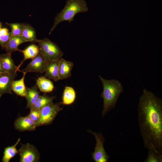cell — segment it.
<instances>
[{
    "mask_svg": "<svg viewBox=\"0 0 162 162\" xmlns=\"http://www.w3.org/2000/svg\"><path fill=\"white\" fill-rule=\"evenodd\" d=\"M21 36L27 42H35L37 40L35 29L31 26L28 24L22 23Z\"/></svg>",
    "mask_w": 162,
    "mask_h": 162,
    "instance_id": "d6986e66",
    "label": "cell"
},
{
    "mask_svg": "<svg viewBox=\"0 0 162 162\" xmlns=\"http://www.w3.org/2000/svg\"><path fill=\"white\" fill-rule=\"evenodd\" d=\"M46 61L40 51L23 71L27 72L43 73L45 72V66Z\"/></svg>",
    "mask_w": 162,
    "mask_h": 162,
    "instance_id": "9c48e42d",
    "label": "cell"
},
{
    "mask_svg": "<svg viewBox=\"0 0 162 162\" xmlns=\"http://www.w3.org/2000/svg\"><path fill=\"white\" fill-rule=\"evenodd\" d=\"M2 67L4 72H11L18 70L17 66L15 64L11 56V54L7 53L0 55Z\"/></svg>",
    "mask_w": 162,
    "mask_h": 162,
    "instance_id": "5bb4252c",
    "label": "cell"
},
{
    "mask_svg": "<svg viewBox=\"0 0 162 162\" xmlns=\"http://www.w3.org/2000/svg\"><path fill=\"white\" fill-rule=\"evenodd\" d=\"M6 24L11 28L10 33L11 36H21L22 28V23H9Z\"/></svg>",
    "mask_w": 162,
    "mask_h": 162,
    "instance_id": "d4e9b609",
    "label": "cell"
},
{
    "mask_svg": "<svg viewBox=\"0 0 162 162\" xmlns=\"http://www.w3.org/2000/svg\"><path fill=\"white\" fill-rule=\"evenodd\" d=\"M1 28H2V25H1V23L0 22V30L1 29Z\"/></svg>",
    "mask_w": 162,
    "mask_h": 162,
    "instance_id": "83f0119b",
    "label": "cell"
},
{
    "mask_svg": "<svg viewBox=\"0 0 162 162\" xmlns=\"http://www.w3.org/2000/svg\"><path fill=\"white\" fill-rule=\"evenodd\" d=\"M19 154L20 162H38L39 161V153L34 146L28 143L22 144Z\"/></svg>",
    "mask_w": 162,
    "mask_h": 162,
    "instance_id": "52a82bcc",
    "label": "cell"
},
{
    "mask_svg": "<svg viewBox=\"0 0 162 162\" xmlns=\"http://www.w3.org/2000/svg\"><path fill=\"white\" fill-rule=\"evenodd\" d=\"M14 125L15 129L20 132L33 131L36 130L37 127L36 123L28 115L17 118L15 121Z\"/></svg>",
    "mask_w": 162,
    "mask_h": 162,
    "instance_id": "30bf717a",
    "label": "cell"
},
{
    "mask_svg": "<svg viewBox=\"0 0 162 162\" xmlns=\"http://www.w3.org/2000/svg\"><path fill=\"white\" fill-rule=\"evenodd\" d=\"M38 89V87L37 85L31 88L26 87V93L25 97L27 102L26 108L30 109L40 96Z\"/></svg>",
    "mask_w": 162,
    "mask_h": 162,
    "instance_id": "9a60e30c",
    "label": "cell"
},
{
    "mask_svg": "<svg viewBox=\"0 0 162 162\" xmlns=\"http://www.w3.org/2000/svg\"><path fill=\"white\" fill-rule=\"evenodd\" d=\"M88 131L94 136L96 141L94 151L92 154V159L96 162H107L110 157L106 153L104 147L105 138L100 133L94 132L90 130Z\"/></svg>",
    "mask_w": 162,
    "mask_h": 162,
    "instance_id": "8992f818",
    "label": "cell"
},
{
    "mask_svg": "<svg viewBox=\"0 0 162 162\" xmlns=\"http://www.w3.org/2000/svg\"><path fill=\"white\" fill-rule=\"evenodd\" d=\"M59 60L47 61L45 66L44 76L56 82L59 80Z\"/></svg>",
    "mask_w": 162,
    "mask_h": 162,
    "instance_id": "8fae6325",
    "label": "cell"
},
{
    "mask_svg": "<svg viewBox=\"0 0 162 162\" xmlns=\"http://www.w3.org/2000/svg\"><path fill=\"white\" fill-rule=\"evenodd\" d=\"M20 140V138H19L14 145L5 148L2 159L3 162H9L12 158L19 153V151L16 149V147Z\"/></svg>",
    "mask_w": 162,
    "mask_h": 162,
    "instance_id": "44dd1931",
    "label": "cell"
},
{
    "mask_svg": "<svg viewBox=\"0 0 162 162\" xmlns=\"http://www.w3.org/2000/svg\"><path fill=\"white\" fill-rule=\"evenodd\" d=\"M19 51L23 54L24 58L20 64L17 66L18 70L25 61L27 59H32L35 57L40 51L39 46L32 44L23 50H19Z\"/></svg>",
    "mask_w": 162,
    "mask_h": 162,
    "instance_id": "e0dca14e",
    "label": "cell"
},
{
    "mask_svg": "<svg viewBox=\"0 0 162 162\" xmlns=\"http://www.w3.org/2000/svg\"><path fill=\"white\" fill-rule=\"evenodd\" d=\"M36 82V85L40 91L44 93L52 92L54 88L53 82L44 76L39 77L37 80Z\"/></svg>",
    "mask_w": 162,
    "mask_h": 162,
    "instance_id": "ac0fdd59",
    "label": "cell"
},
{
    "mask_svg": "<svg viewBox=\"0 0 162 162\" xmlns=\"http://www.w3.org/2000/svg\"><path fill=\"white\" fill-rule=\"evenodd\" d=\"M16 71L0 73V98L5 94H12V82L17 76Z\"/></svg>",
    "mask_w": 162,
    "mask_h": 162,
    "instance_id": "ba28073f",
    "label": "cell"
},
{
    "mask_svg": "<svg viewBox=\"0 0 162 162\" xmlns=\"http://www.w3.org/2000/svg\"><path fill=\"white\" fill-rule=\"evenodd\" d=\"M140 130L144 146L162 153V100L144 89L138 106Z\"/></svg>",
    "mask_w": 162,
    "mask_h": 162,
    "instance_id": "6da1fadb",
    "label": "cell"
},
{
    "mask_svg": "<svg viewBox=\"0 0 162 162\" xmlns=\"http://www.w3.org/2000/svg\"><path fill=\"white\" fill-rule=\"evenodd\" d=\"M55 98V96H49L45 93L43 95L40 96L30 109L40 110L53 103Z\"/></svg>",
    "mask_w": 162,
    "mask_h": 162,
    "instance_id": "ffe728a7",
    "label": "cell"
},
{
    "mask_svg": "<svg viewBox=\"0 0 162 162\" xmlns=\"http://www.w3.org/2000/svg\"><path fill=\"white\" fill-rule=\"evenodd\" d=\"M88 10L87 3L85 0H67L64 8L55 17L53 25L49 34H50L61 22L67 21L70 23L74 21V18L77 14L86 12Z\"/></svg>",
    "mask_w": 162,
    "mask_h": 162,
    "instance_id": "3957f363",
    "label": "cell"
},
{
    "mask_svg": "<svg viewBox=\"0 0 162 162\" xmlns=\"http://www.w3.org/2000/svg\"><path fill=\"white\" fill-rule=\"evenodd\" d=\"M11 36L7 28H2L0 30V46L4 48Z\"/></svg>",
    "mask_w": 162,
    "mask_h": 162,
    "instance_id": "cb8c5ba5",
    "label": "cell"
},
{
    "mask_svg": "<svg viewBox=\"0 0 162 162\" xmlns=\"http://www.w3.org/2000/svg\"><path fill=\"white\" fill-rule=\"evenodd\" d=\"M35 42L38 43L40 52L46 61H58L63 55L58 45L48 38L37 39Z\"/></svg>",
    "mask_w": 162,
    "mask_h": 162,
    "instance_id": "277c9868",
    "label": "cell"
},
{
    "mask_svg": "<svg viewBox=\"0 0 162 162\" xmlns=\"http://www.w3.org/2000/svg\"><path fill=\"white\" fill-rule=\"evenodd\" d=\"M74 66L73 63L61 58L59 60L58 75L59 80L70 78Z\"/></svg>",
    "mask_w": 162,
    "mask_h": 162,
    "instance_id": "7c38bea8",
    "label": "cell"
},
{
    "mask_svg": "<svg viewBox=\"0 0 162 162\" xmlns=\"http://www.w3.org/2000/svg\"><path fill=\"white\" fill-rule=\"evenodd\" d=\"M148 152L147 158L144 162H162V155L155 150L151 148L148 149Z\"/></svg>",
    "mask_w": 162,
    "mask_h": 162,
    "instance_id": "603a6c76",
    "label": "cell"
},
{
    "mask_svg": "<svg viewBox=\"0 0 162 162\" xmlns=\"http://www.w3.org/2000/svg\"><path fill=\"white\" fill-rule=\"evenodd\" d=\"M62 109L60 104L53 102L40 109L39 118L36 123L37 127L51 124Z\"/></svg>",
    "mask_w": 162,
    "mask_h": 162,
    "instance_id": "5b68a950",
    "label": "cell"
},
{
    "mask_svg": "<svg viewBox=\"0 0 162 162\" xmlns=\"http://www.w3.org/2000/svg\"><path fill=\"white\" fill-rule=\"evenodd\" d=\"M40 112V110L30 109V112L28 116L36 123L39 118Z\"/></svg>",
    "mask_w": 162,
    "mask_h": 162,
    "instance_id": "484cf974",
    "label": "cell"
},
{
    "mask_svg": "<svg viewBox=\"0 0 162 162\" xmlns=\"http://www.w3.org/2000/svg\"><path fill=\"white\" fill-rule=\"evenodd\" d=\"M76 97L74 89L71 87L66 86L63 92L62 104L67 105L71 104L74 102Z\"/></svg>",
    "mask_w": 162,
    "mask_h": 162,
    "instance_id": "7402d4cb",
    "label": "cell"
},
{
    "mask_svg": "<svg viewBox=\"0 0 162 162\" xmlns=\"http://www.w3.org/2000/svg\"><path fill=\"white\" fill-rule=\"evenodd\" d=\"M4 72L3 70L0 57V73Z\"/></svg>",
    "mask_w": 162,
    "mask_h": 162,
    "instance_id": "4316f807",
    "label": "cell"
},
{
    "mask_svg": "<svg viewBox=\"0 0 162 162\" xmlns=\"http://www.w3.org/2000/svg\"><path fill=\"white\" fill-rule=\"evenodd\" d=\"M99 77L103 86L100 97L103 100L102 111V117H103L115 108L118 98L123 92V88L122 83L116 79L107 80L100 76H99Z\"/></svg>",
    "mask_w": 162,
    "mask_h": 162,
    "instance_id": "7a4b0ae2",
    "label": "cell"
},
{
    "mask_svg": "<svg viewBox=\"0 0 162 162\" xmlns=\"http://www.w3.org/2000/svg\"><path fill=\"white\" fill-rule=\"evenodd\" d=\"M22 78L17 80H14L12 82L11 86V90L13 91L18 95L25 97L26 93V87L24 83V79L27 73L23 71Z\"/></svg>",
    "mask_w": 162,
    "mask_h": 162,
    "instance_id": "2e32d148",
    "label": "cell"
},
{
    "mask_svg": "<svg viewBox=\"0 0 162 162\" xmlns=\"http://www.w3.org/2000/svg\"><path fill=\"white\" fill-rule=\"evenodd\" d=\"M26 42L27 41L21 36H11L4 49L7 53L11 54L14 51H19V49L18 47L19 46Z\"/></svg>",
    "mask_w": 162,
    "mask_h": 162,
    "instance_id": "4fadbf2b",
    "label": "cell"
}]
</instances>
